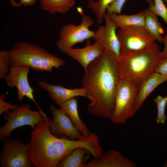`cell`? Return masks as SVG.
I'll return each mask as SVG.
<instances>
[{
    "instance_id": "6da1fadb",
    "label": "cell",
    "mask_w": 167,
    "mask_h": 167,
    "mask_svg": "<svg viewBox=\"0 0 167 167\" xmlns=\"http://www.w3.org/2000/svg\"><path fill=\"white\" fill-rule=\"evenodd\" d=\"M84 71L81 85L89 101L88 111L95 116L110 119L121 78L118 58L105 50Z\"/></svg>"
},
{
    "instance_id": "7a4b0ae2",
    "label": "cell",
    "mask_w": 167,
    "mask_h": 167,
    "mask_svg": "<svg viewBox=\"0 0 167 167\" xmlns=\"http://www.w3.org/2000/svg\"><path fill=\"white\" fill-rule=\"evenodd\" d=\"M52 120L47 118L37 124L31 132L29 160L35 167H57L72 150L71 140L58 138L49 130Z\"/></svg>"
},
{
    "instance_id": "3957f363",
    "label": "cell",
    "mask_w": 167,
    "mask_h": 167,
    "mask_svg": "<svg viewBox=\"0 0 167 167\" xmlns=\"http://www.w3.org/2000/svg\"><path fill=\"white\" fill-rule=\"evenodd\" d=\"M162 59L161 51L155 42L143 50L121 53L118 58L121 77L129 80L139 88L155 72Z\"/></svg>"
},
{
    "instance_id": "277c9868",
    "label": "cell",
    "mask_w": 167,
    "mask_h": 167,
    "mask_svg": "<svg viewBox=\"0 0 167 167\" xmlns=\"http://www.w3.org/2000/svg\"><path fill=\"white\" fill-rule=\"evenodd\" d=\"M9 66H27L36 71L50 72L64 66V60L38 45L25 41L16 43L7 51Z\"/></svg>"
},
{
    "instance_id": "5b68a950",
    "label": "cell",
    "mask_w": 167,
    "mask_h": 167,
    "mask_svg": "<svg viewBox=\"0 0 167 167\" xmlns=\"http://www.w3.org/2000/svg\"><path fill=\"white\" fill-rule=\"evenodd\" d=\"M139 88L124 78L121 77L115 96L114 110L110 119L114 124L126 123L137 111L135 104Z\"/></svg>"
},
{
    "instance_id": "8992f818",
    "label": "cell",
    "mask_w": 167,
    "mask_h": 167,
    "mask_svg": "<svg viewBox=\"0 0 167 167\" xmlns=\"http://www.w3.org/2000/svg\"><path fill=\"white\" fill-rule=\"evenodd\" d=\"M45 119L39 110L32 111L29 104L20 103L16 109L3 115V119L7 122L0 128V140L10 137L13 131L18 127L28 125L32 129Z\"/></svg>"
},
{
    "instance_id": "52a82bcc",
    "label": "cell",
    "mask_w": 167,
    "mask_h": 167,
    "mask_svg": "<svg viewBox=\"0 0 167 167\" xmlns=\"http://www.w3.org/2000/svg\"><path fill=\"white\" fill-rule=\"evenodd\" d=\"M93 24V20L90 16L83 15L79 24L63 25L59 32V38L56 42L57 47L66 54L76 44L92 38L94 32L90 30L89 28Z\"/></svg>"
},
{
    "instance_id": "ba28073f",
    "label": "cell",
    "mask_w": 167,
    "mask_h": 167,
    "mask_svg": "<svg viewBox=\"0 0 167 167\" xmlns=\"http://www.w3.org/2000/svg\"><path fill=\"white\" fill-rule=\"evenodd\" d=\"M0 154L1 167H32L29 157L30 143L16 139L5 138Z\"/></svg>"
},
{
    "instance_id": "9c48e42d",
    "label": "cell",
    "mask_w": 167,
    "mask_h": 167,
    "mask_svg": "<svg viewBox=\"0 0 167 167\" xmlns=\"http://www.w3.org/2000/svg\"><path fill=\"white\" fill-rule=\"evenodd\" d=\"M117 34L121 53H133L145 49L151 46L155 41L144 27L119 28Z\"/></svg>"
},
{
    "instance_id": "30bf717a",
    "label": "cell",
    "mask_w": 167,
    "mask_h": 167,
    "mask_svg": "<svg viewBox=\"0 0 167 167\" xmlns=\"http://www.w3.org/2000/svg\"><path fill=\"white\" fill-rule=\"evenodd\" d=\"M9 69L8 74L4 78L7 86L17 88L18 100L21 101L25 96L32 100L43 113L45 119H47L46 114L35 100L33 93L34 90L29 83L28 75L30 71V67L25 65H18L11 66Z\"/></svg>"
},
{
    "instance_id": "8fae6325",
    "label": "cell",
    "mask_w": 167,
    "mask_h": 167,
    "mask_svg": "<svg viewBox=\"0 0 167 167\" xmlns=\"http://www.w3.org/2000/svg\"><path fill=\"white\" fill-rule=\"evenodd\" d=\"M104 20L105 25L101 26L94 31L92 39L99 43L106 50L118 58L121 51L119 38L116 32L117 28L112 21L110 15L105 13Z\"/></svg>"
},
{
    "instance_id": "7c38bea8",
    "label": "cell",
    "mask_w": 167,
    "mask_h": 167,
    "mask_svg": "<svg viewBox=\"0 0 167 167\" xmlns=\"http://www.w3.org/2000/svg\"><path fill=\"white\" fill-rule=\"evenodd\" d=\"M50 110L53 119L49 126L51 133L55 136L65 137L71 140H77L83 136L73 124L67 115L59 108L51 105Z\"/></svg>"
},
{
    "instance_id": "4fadbf2b",
    "label": "cell",
    "mask_w": 167,
    "mask_h": 167,
    "mask_svg": "<svg viewBox=\"0 0 167 167\" xmlns=\"http://www.w3.org/2000/svg\"><path fill=\"white\" fill-rule=\"evenodd\" d=\"M38 84L41 88L48 92L51 99L58 105L75 97H86L85 91L83 88L69 89L61 85H52L42 81H39Z\"/></svg>"
},
{
    "instance_id": "5bb4252c",
    "label": "cell",
    "mask_w": 167,
    "mask_h": 167,
    "mask_svg": "<svg viewBox=\"0 0 167 167\" xmlns=\"http://www.w3.org/2000/svg\"><path fill=\"white\" fill-rule=\"evenodd\" d=\"M136 165L119 152L110 150L98 159L92 160L85 167H135Z\"/></svg>"
},
{
    "instance_id": "9a60e30c",
    "label": "cell",
    "mask_w": 167,
    "mask_h": 167,
    "mask_svg": "<svg viewBox=\"0 0 167 167\" xmlns=\"http://www.w3.org/2000/svg\"><path fill=\"white\" fill-rule=\"evenodd\" d=\"M102 45L96 41L92 44L88 43L82 48H72L66 54L76 61L85 71L89 65L104 52Z\"/></svg>"
},
{
    "instance_id": "2e32d148",
    "label": "cell",
    "mask_w": 167,
    "mask_h": 167,
    "mask_svg": "<svg viewBox=\"0 0 167 167\" xmlns=\"http://www.w3.org/2000/svg\"><path fill=\"white\" fill-rule=\"evenodd\" d=\"M166 82L164 77L160 74L155 72L150 76L139 88L135 104L137 112L150 94L157 87Z\"/></svg>"
},
{
    "instance_id": "e0dca14e",
    "label": "cell",
    "mask_w": 167,
    "mask_h": 167,
    "mask_svg": "<svg viewBox=\"0 0 167 167\" xmlns=\"http://www.w3.org/2000/svg\"><path fill=\"white\" fill-rule=\"evenodd\" d=\"M77 102V99L75 98H72L59 105V108L67 115L82 135L84 136H87L92 133L89 130L79 117Z\"/></svg>"
},
{
    "instance_id": "ac0fdd59",
    "label": "cell",
    "mask_w": 167,
    "mask_h": 167,
    "mask_svg": "<svg viewBox=\"0 0 167 167\" xmlns=\"http://www.w3.org/2000/svg\"><path fill=\"white\" fill-rule=\"evenodd\" d=\"M89 153L84 148H77L64 157L59 163L58 167H85Z\"/></svg>"
},
{
    "instance_id": "d6986e66",
    "label": "cell",
    "mask_w": 167,
    "mask_h": 167,
    "mask_svg": "<svg viewBox=\"0 0 167 167\" xmlns=\"http://www.w3.org/2000/svg\"><path fill=\"white\" fill-rule=\"evenodd\" d=\"M109 15L113 22L119 28L132 26L144 27L145 15L143 11L130 15L114 13Z\"/></svg>"
},
{
    "instance_id": "ffe728a7",
    "label": "cell",
    "mask_w": 167,
    "mask_h": 167,
    "mask_svg": "<svg viewBox=\"0 0 167 167\" xmlns=\"http://www.w3.org/2000/svg\"><path fill=\"white\" fill-rule=\"evenodd\" d=\"M39 2L41 9L51 15L65 14L75 4V0H39Z\"/></svg>"
},
{
    "instance_id": "44dd1931",
    "label": "cell",
    "mask_w": 167,
    "mask_h": 167,
    "mask_svg": "<svg viewBox=\"0 0 167 167\" xmlns=\"http://www.w3.org/2000/svg\"><path fill=\"white\" fill-rule=\"evenodd\" d=\"M143 11L145 15V28L155 40L162 42L163 37L161 35L164 33V30L157 15L148 9H145Z\"/></svg>"
},
{
    "instance_id": "7402d4cb",
    "label": "cell",
    "mask_w": 167,
    "mask_h": 167,
    "mask_svg": "<svg viewBox=\"0 0 167 167\" xmlns=\"http://www.w3.org/2000/svg\"><path fill=\"white\" fill-rule=\"evenodd\" d=\"M114 0H98L96 1L89 0L88 7L95 15L98 23H101L103 21L107 6Z\"/></svg>"
},
{
    "instance_id": "603a6c76",
    "label": "cell",
    "mask_w": 167,
    "mask_h": 167,
    "mask_svg": "<svg viewBox=\"0 0 167 167\" xmlns=\"http://www.w3.org/2000/svg\"><path fill=\"white\" fill-rule=\"evenodd\" d=\"M148 3L149 10L161 17L167 24V7L163 0H146Z\"/></svg>"
},
{
    "instance_id": "cb8c5ba5",
    "label": "cell",
    "mask_w": 167,
    "mask_h": 167,
    "mask_svg": "<svg viewBox=\"0 0 167 167\" xmlns=\"http://www.w3.org/2000/svg\"><path fill=\"white\" fill-rule=\"evenodd\" d=\"M154 101L156 104L157 109L156 123L164 124L167 118L165 111L167 104V96H163L160 95H158L154 99Z\"/></svg>"
},
{
    "instance_id": "d4e9b609",
    "label": "cell",
    "mask_w": 167,
    "mask_h": 167,
    "mask_svg": "<svg viewBox=\"0 0 167 167\" xmlns=\"http://www.w3.org/2000/svg\"><path fill=\"white\" fill-rule=\"evenodd\" d=\"M10 57L7 51H0V79L4 78L9 71Z\"/></svg>"
},
{
    "instance_id": "484cf974",
    "label": "cell",
    "mask_w": 167,
    "mask_h": 167,
    "mask_svg": "<svg viewBox=\"0 0 167 167\" xmlns=\"http://www.w3.org/2000/svg\"><path fill=\"white\" fill-rule=\"evenodd\" d=\"M126 0H114L106 8L107 13L120 14Z\"/></svg>"
},
{
    "instance_id": "4316f807",
    "label": "cell",
    "mask_w": 167,
    "mask_h": 167,
    "mask_svg": "<svg viewBox=\"0 0 167 167\" xmlns=\"http://www.w3.org/2000/svg\"><path fill=\"white\" fill-rule=\"evenodd\" d=\"M5 96L2 94L0 96V114L7 112L9 110L16 109L18 106L17 105H11L9 102L5 101Z\"/></svg>"
},
{
    "instance_id": "83f0119b",
    "label": "cell",
    "mask_w": 167,
    "mask_h": 167,
    "mask_svg": "<svg viewBox=\"0 0 167 167\" xmlns=\"http://www.w3.org/2000/svg\"><path fill=\"white\" fill-rule=\"evenodd\" d=\"M155 72L161 75L167 82V57L162 59L158 65Z\"/></svg>"
},
{
    "instance_id": "f1b7e54d",
    "label": "cell",
    "mask_w": 167,
    "mask_h": 167,
    "mask_svg": "<svg viewBox=\"0 0 167 167\" xmlns=\"http://www.w3.org/2000/svg\"><path fill=\"white\" fill-rule=\"evenodd\" d=\"M36 0H20L19 2H17L18 7L23 6L24 7L32 6L36 3ZM15 2V0H10V3L14 4Z\"/></svg>"
},
{
    "instance_id": "f546056e",
    "label": "cell",
    "mask_w": 167,
    "mask_h": 167,
    "mask_svg": "<svg viewBox=\"0 0 167 167\" xmlns=\"http://www.w3.org/2000/svg\"><path fill=\"white\" fill-rule=\"evenodd\" d=\"M162 42L164 44L163 50L161 51V57L162 59L167 57V32L165 36L163 37Z\"/></svg>"
},
{
    "instance_id": "4dcf8cb0",
    "label": "cell",
    "mask_w": 167,
    "mask_h": 167,
    "mask_svg": "<svg viewBox=\"0 0 167 167\" xmlns=\"http://www.w3.org/2000/svg\"><path fill=\"white\" fill-rule=\"evenodd\" d=\"M164 167H167V160L165 161V162L164 163Z\"/></svg>"
},
{
    "instance_id": "1f68e13d",
    "label": "cell",
    "mask_w": 167,
    "mask_h": 167,
    "mask_svg": "<svg viewBox=\"0 0 167 167\" xmlns=\"http://www.w3.org/2000/svg\"><path fill=\"white\" fill-rule=\"evenodd\" d=\"M164 0L166 2V3L167 4V0Z\"/></svg>"
}]
</instances>
